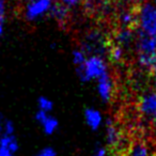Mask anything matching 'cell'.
I'll use <instances>...</instances> for the list:
<instances>
[{"instance_id":"obj_1","label":"cell","mask_w":156,"mask_h":156,"mask_svg":"<svg viewBox=\"0 0 156 156\" xmlns=\"http://www.w3.org/2000/svg\"><path fill=\"white\" fill-rule=\"evenodd\" d=\"M135 48L138 65L141 69L151 71L156 61V37L137 32Z\"/></svg>"},{"instance_id":"obj_2","label":"cell","mask_w":156,"mask_h":156,"mask_svg":"<svg viewBox=\"0 0 156 156\" xmlns=\"http://www.w3.org/2000/svg\"><path fill=\"white\" fill-rule=\"evenodd\" d=\"M77 75L81 81L98 80L108 73V65L103 56L90 55L81 66L76 67Z\"/></svg>"},{"instance_id":"obj_3","label":"cell","mask_w":156,"mask_h":156,"mask_svg":"<svg viewBox=\"0 0 156 156\" xmlns=\"http://www.w3.org/2000/svg\"><path fill=\"white\" fill-rule=\"evenodd\" d=\"M138 32L150 37H156V5L152 2H143L137 9Z\"/></svg>"},{"instance_id":"obj_4","label":"cell","mask_w":156,"mask_h":156,"mask_svg":"<svg viewBox=\"0 0 156 156\" xmlns=\"http://www.w3.org/2000/svg\"><path fill=\"white\" fill-rule=\"evenodd\" d=\"M56 0H24V17L28 22H37L49 15Z\"/></svg>"},{"instance_id":"obj_5","label":"cell","mask_w":156,"mask_h":156,"mask_svg":"<svg viewBox=\"0 0 156 156\" xmlns=\"http://www.w3.org/2000/svg\"><path fill=\"white\" fill-rule=\"evenodd\" d=\"M81 48L87 52L88 56L98 55L104 57V54L108 52L109 46L104 33L100 30H91L86 34Z\"/></svg>"},{"instance_id":"obj_6","label":"cell","mask_w":156,"mask_h":156,"mask_svg":"<svg viewBox=\"0 0 156 156\" xmlns=\"http://www.w3.org/2000/svg\"><path fill=\"white\" fill-rule=\"evenodd\" d=\"M139 112L156 125V91H149L140 96L138 102Z\"/></svg>"},{"instance_id":"obj_7","label":"cell","mask_w":156,"mask_h":156,"mask_svg":"<svg viewBox=\"0 0 156 156\" xmlns=\"http://www.w3.org/2000/svg\"><path fill=\"white\" fill-rule=\"evenodd\" d=\"M115 81L109 72L98 80V93L104 103H109L115 95Z\"/></svg>"},{"instance_id":"obj_8","label":"cell","mask_w":156,"mask_h":156,"mask_svg":"<svg viewBox=\"0 0 156 156\" xmlns=\"http://www.w3.org/2000/svg\"><path fill=\"white\" fill-rule=\"evenodd\" d=\"M106 127V143L109 147L111 149H119L122 144L123 141V137H122L121 129L115 124L112 120L108 119L105 124Z\"/></svg>"},{"instance_id":"obj_9","label":"cell","mask_w":156,"mask_h":156,"mask_svg":"<svg viewBox=\"0 0 156 156\" xmlns=\"http://www.w3.org/2000/svg\"><path fill=\"white\" fill-rule=\"evenodd\" d=\"M35 120L41 125L42 129L46 135H54L58 130L59 121L49 113L37 110V112L35 113Z\"/></svg>"},{"instance_id":"obj_10","label":"cell","mask_w":156,"mask_h":156,"mask_svg":"<svg viewBox=\"0 0 156 156\" xmlns=\"http://www.w3.org/2000/svg\"><path fill=\"white\" fill-rule=\"evenodd\" d=\"M137 33L134 31V28H124L120 27L115 33V44L120 45L123 48H127L129 45L135 43Z\"/></svg>"},{"instance_id":"obj_11","label":"cell","mask_w":156,"mask_h":156,"mask_svg":"<svg viewBox=\"0 0 156 156\" xmlns=\"http://www.w3.org/2000/svg\"><path fill=\"white\" fill-rule=\"evenodd\" d=\"M18 147L20 145L15 136H10V135L0 136V156H15Z\"/></svg>"},{"instance_id":"obj_12","label":"cell","mask_w":156,"mask_h":156,"mask_svg":"<svg viewBox=\"0 0 156 156\" xmlns=\"http://www.w3.org/2000/svg\"><path fill=\"white\" fill-rule=\"evenodd\" d=\"M85 121L86 124L92 130H98L104 123V118L98 109L96 108H87L85 110Z\"/></svg>"},{"instance_id":"obj_13","label":"cell","mask_w":156,"mask_h":156,"mask_svg":"<svg viewBox=\"0 0 156 156\" xmlns=\"http://www.w3.org/2000/svg\"><path fill=\"white\" fill-rule=\"evenodd\" d=\"M118 22L120 27L134 28L137 26V11L134 9H123L119 12Z\"/></svg>"},{"instance_id":"obj_14","label":"cell","mask_w":156,"mask_h":156,"mask_svg":"<svg viewBox=\"0 0 156 156\" xmlns=\"http://www.w3.org/2000/svg\"><path fill=\"white\" fill-rule=\"evenodd\" d=\"M126 156H153V153L145 141L137 140L127 149Z\"/></svg>"},{"instance_id":"obj_15","label":"cell","mask_w":156,"mask_h":156,"mask_svg":"<svg viewBox=\"0 0 156 156\" xmlns=\"http://www.w3.org/2000/svg\"><path fill=\"white\" fill-rule=\"evenodd\" d=\"M69 11H71V10H69V8L64 7V5L59 2H56V5L52 7L49 15L51 16V17H54V20H56V22H58L59 24L62 26V25L66 24V22L69 20Z\"/></svg>"},{"instance_id":"obj_16","label":"cell","mask_w":156,"mask_h":156,"mask_svg":"<svg viewBox=\"0 0 156 156\" xmlns=\"http://www.w3.org/2000/svg\"><path fill=\"white\" fill-rule=\"evenodd\" d=\"M108 56L110 61H112V62L115 63L122 62L124 57H125V48L121 47V46L117 45V44L110 45L108 49Z\"/></svg>"},{"instance_id":"obj_17","label":"cell","mask_w":156,"mask_h":156,"mask_svg":"<svg viewBox=\"0 0 156 156\" xmlns=\"http://www.w3.org/2000/svg\"><path fill=\"white\" fill-rule=\"evenodd\" d=\"M88 58V54L83 49V48H76L72 52V61L75 64L76 67H79L86 62Z\"/></svg>"},{"instance_id":"obj_18","label":"cell","mask_w":156,"mask_h":156,"mask_svg":"<svg viewBox=\"0 0 156 156\" xmlns=\"http://www.w3.org/2000/svg\"><path fill=\"white\" fill-rule=\"evenodd\" d=\"M37 108H39V111L49 113L54 108V103L46 96H41L37 98Z\"/></svg>"},{"instance_id":"obj_19","label":"cell","mask_w":156,"mask_h":156,"mask_svg":"<svg viewBox=\"0 0 156 156\" xmlns=\"http://www.w3.org/2000/svg\"><path fill=\"white\" fill-rule=\"evenodd\" d=\"M15 133V125L12 121L7 120L3 122V134L2 135H10V136H14Z\"/></svg>"},{"instance_id":"obj_20","label":"cell","mask_w":156,"mask_h":156,"mask_svg":"<svg viewBox=\"0 0 156 156\" xmlns=\"http://www.w3.org/2000/svg\"><path fill=\"white\" fill-rule=\"evenodd\" d=\"M58 2L63 5L64 7L69 8V10H72L77 8L78 5H80L81 2H83V0H58Z\"/></svg>"},{"instance_id":"obj_21","label":"cell","mask_w":156,"mask_h":156,"mask_svg":"<svg viewBox=\"0 0 156 156\" xmlns=\"http://www.w3.org/2000/svg\"><path fill=\"white\" fill-rule=\"evenodd\" d=\"M8 13V0H0V23H5Z\"/></svg>"},{"instance_id":"obj_22","label":"cell","mask_w":156,"mask_h":156,"mask_svg":"<svg viewBox=\"0 0 156 156\" xmlns=\"http://www.w3.org/2000/svg\"><path fill=\"white\" fill-rule=\"evenodd\" d=\"M34 156H57V152L55 151V149L50 147H43L42 150H40Z\"/></svg>"},{"instance_id":"obj_23","label":"cell","mask_w":156,"mask_h":156,"mask_svg":"<svg viewBox=\"0 0 156 156\" xmlns=\"http://www.w3.org/2000/svg\"><path fill=\"white\" fill-rule=\"evenodd\" d=\"M92 156H108L107 155V149L104 147H100L94 151Z\"/></svg>"},{"instance_id":"obj_24","label":"cell","mask_w":156,"mask_h":156,"mask_svg":"<svg viewBox=\"0 0 156 156\" xmlns=\"http://www.w3.org/2000/svg\"><path fill=\"white\" fill-rule=\"evenodd\" d=\"M152 71V76H153V83H154V87L156 89V61H155V64H154L153 69H151Z\"/></svg>"},{"instance_id":"obj_25","label":"cell","mask_w":156,"mask_h":156,"mask_svg":"<svg viewBox=\"0 0 156 156\" xmlns=\"http://www.w3.org/2000/svg\"><path fill=\"white\" fill-rule=\"evenodd\" d=\"M3 33H5V24H3V23H0V39L2 37Z\"/></svg>"},{"instance_id":"obj_26","label":"cell","mask_w":156,"mask_h":156,"mask_svg":"<svg viewBox=\"0 0 156 156\" xmlns=\"http://www.w3.org/2000/svg\"><path fill=\"white\" fill-rule=\"evenodd\" d=\"M3 134V121L0 118V136Z\"/></svg>"},{"instance_id":"obj_27","label":"cell","mask_w":156,"mask_h":156,"mask_svg":"<svg viewBox=\"0 0 156 156\" xmlns=\"http://www.w3.org/2000/svg\"><path fill=\"white\" fill-rule=\"evenodd\" d=\"M155 5H156V0H155Z\"/></svg>"}]
</instances>
